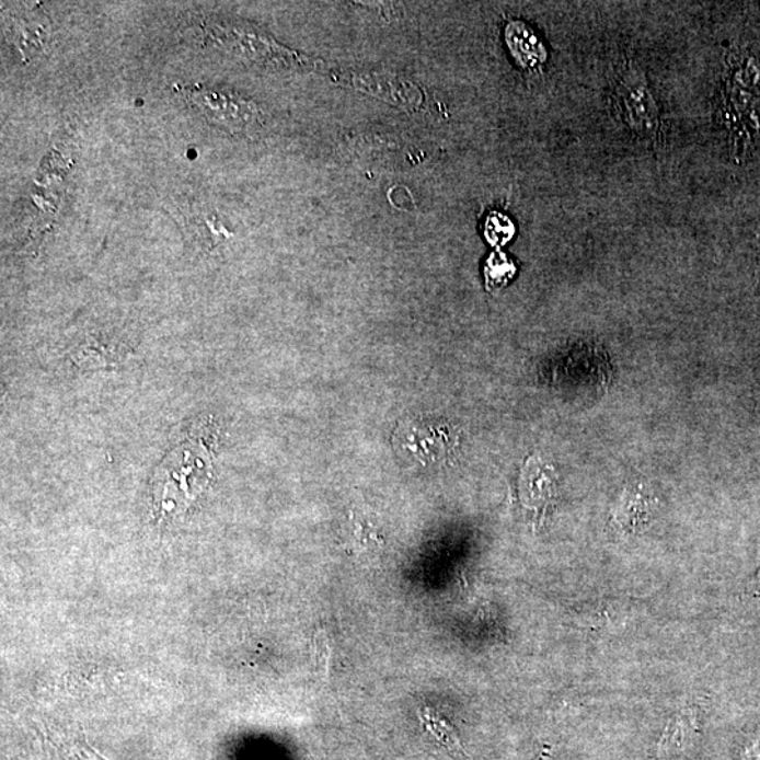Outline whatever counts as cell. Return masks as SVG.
<instances>
[{
  "instance_id": "obj_1",
  "label": "cell",
  "mask_w": 760,
  "mask_h": 760,
  "mask_svg": "<svg viewBox=\"0 0 760 760\" xmlns=\"http://www.w3.org/2000/svg\"><path fill=\"white\" fill-rule=\"evenodd\" d=\"M211 458L204 439L189 437L174 449L154 477V503L164 518L185 515L209 487Z\"/></svg>"
},
{
  "instance_id": "obj_2",
  "label": "cell",
  "mask_w": 760,
  "mask_h": 760,
  "mask_svg": "<svg viewBox=\"0 0 760 760\" xmlns=\"http://www.w3.org/2000/svg\"><path fill=\"white\" fill-rule=\"evenodd\" d=\"M613 105L617 117L638 140L658 145L663 131L659 106L643 68L633 59L617 73Z\"/></svg>"
},
{
  "instance_id": "obj_3",
  "label": "cell",
  "mask_w": 760,
  "mask_h": 760,
  "mask_svg": "<svg viewBox=\"0 0 760 760\" xmlns=\"http://www.w3.org/2000/svg\"><path fill=\"white\" fill-rule=\"evenodd\" d=\"M719 123L728 135L734 160H747L760 145V92L725 73L719 93Z\"/></svg>"
},
{
  "instance_id": "obj_4",
  "label": "cell",
  "mask_w": 760,
  "mask_h": 760,
  "mask_svg": "<svg viewBox=\"0 0 760 760\" xmlns=\"http://www.w3.org/2000/svg\"><path fill=\"white\" fill-rule=\"evenodd\" d=\"M393 446L404 461L437 467L456 457L458 434L449 424L436 419H410L400 424Z\"/></svg>"
},
{
  "instance_id": "obj_5",
  "label": "cell",
  "mask_w": 760,
  "mask_h": 760,
  "mask_svg": "<svg viewBox=\"0 0 760 760\" xmlns=\"http://www.w3.org/2000/svg\"><path fill=\"white\" fill-rule=\"evenodd\" d=\"M189 99L210 120L230 128L244 127L246 123L255 118L254 106L231 93L217 91V89L192 88Z\"/></svg>"
},
{
  "instance_id": "obj_6",
  "label": "cell",
  "mask_w": 760,
  "mask_h": 760,
  "mask_svg": "<svg viewBox=\"0 0 760 760\" xmlns=\"http://www.w3.org/2000/svg\"><path fill=\"white\" fill-rule=\"evenodd\" d=\"M506 44L518 66L525 69H540L548 59L546 48L534 30L526 23L510 22L507 24Z\"/></svg>"
},
{
  "instance_id": "obj_7",
  "label": "cell",
  "mask_w": 760,
  "mask_h": 760,
  "mask_svg": "<svg viewBox=\"0 0 760 760\" xmlns=\"http://www.w3.org/2000/svg\"><path fill=\"white\" fill-rule=\"evenodd\" d=\"M418 719L423 728H426L427 733L431 735L438 745H441L452 758L458 760L468 759L461 739L458 737L457 729L453 728V725L449 723L448 719L442 718L441 715L433 712L429 707L418 710Z\"/></svg>"
},
{
  "instance_id": "obj_8",
  "label": "cell",
  "mask_w": 760,
  "mask_h": 760,
  "mask_svg": "<svg viewBox=\"0 0 760 760\" xmlns=\"http://www.w3.org/2000/svg\"><path fill=\"white\" fill-rule=\"evenodd\" d=\"M192 230L195 231L196 240H199L200 245L206 246L207 250L215 249L224 237H230L214 214L195 216L192 219Z\"/></svg>"
},
{
  "instance_id": "obj_9",
  "label": "cell",
  "mask_w": 760,
  "mask_h": 760,
  "mask_svg": "<svg viewBox=\"0 0 760 760\" xmlns=\"http://www.w3.org/2000/svg\"><path fill=\"white\" fill-rule=\"evenodd\" d=\"M516 227L506 215L493 211L487 216L485 223V235L492 245H505L515 237Z\"/></svg>"
},
{
  "instance_id": "obj_10",
  "label": "cell",
  "mask_w": 760,
  "mask_h": 760,
  "mask_svg": "<svg viewBox=\"0 0 760 760\" xmlns=\"http://www.w3.org/2000/svg\"><path fill=\"white\" fill-rule=\"evenodd\" d=\"M516 273L515 266L500 253L493 254L487 261L486 278L488 286H500L507 284Z\"/></svg>"
},
{
  "instance_id": "obj_11",
  "label": "cell",
  "mask_w": 760,
  "mask_h": 760,
  "mask_svg": "<svg viewBox=\"0 0 760 760\" xmlns=\"http://www.w3.org/2000/svg\"><path fill=\"white\" fill-rule=\"evenodd\" d=\"M332 658H333V648L332 644H330V640L327 638V634L320 633L318 636H315V665H318V669L320 675L324 676V678H327L330 673V665H332Z\"/></svg>"
}]
</instances>
